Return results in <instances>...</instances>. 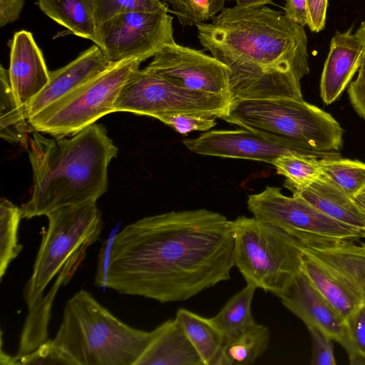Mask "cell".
<instances>
[{"instance_id": "19", "label": "cell", "mask_w": 365, "mask_h": 365, "mask_svg": "<svg viewBox=\"0 0 365 365\" xmlns=\"http://www.w3.org/2000/svg\"><path fill=\"white\" fill-rule=\"evenodd\" d=\"M135 365H203L175 317L153 329V336Z\"/></svg>"}, {"instance_id": "21", "label": "cell", "mask_w": 365, "mask_h": 365, "mask_svg": "<svg viewBox=\"0 0 365 365\" xmlns=\"http://www.w3.org/2000/svg\"><path fill=\"white\" fill-rule=\"evenodd\" d=\"M49 18L79 37L98 42L93 0H38Z\"/></svg>"}, {"instance_id": "40", "label": "cell", "mask_w": 365, "mask_h": 365, "mask_svg": "<svg viewBox=\"0 0 365 365\" xmlns=\"http://www.w3.org/2000/svg\"><path fill=\"white\" fill-rule=\"evenodd\" d=\"M238 7H257L272 4V0H230Z\"/></svg>"}, {"instance_id": "10", "label": "cell", "mask_w": 365, "mask_h": 365, "mask_svg": "<svg viewBox=\"0 0 365 365\" xmlns=\"http://www.w3.org/2000/svg\"><path fill=\"white\" fill-rule=\"evenodd\" d=\"M232 98L179 88L148 68L136 70L123 86L114 112H128L153 118L163 113L193 112L220 118Z\"/></svg>"}, {"instance_id": "4", "label": "cell", "mask_w": 365, "mask_h": 365, "mask_svg": "<svg viewBox=\"0 0 365 365\" xmlns=\"http://www.w3.org/2000/svg\"><path fill=\"white\" fill-rule=\"evenodd\" d=\"M153 336L123 322L88 291L70 298L53 343L73 365H135Z\"/></svg>"}, {"instance_id": "3", "label": "cell", "mask_w": 365, "mask_h": 365, "mask_svg": "<svg viewBox=\"0 0 365 365\" xmlns=\"http://www.w3.org/2000/svg\"><path fill=\"white\" fill-rule=\"evenodd\" d=\"M201 45L228 66L250 63L291 70L301 78L309 72L304 26L267 6L222 9L210 23L196 25Z\"/></svg>"}, {"instance_id": "26", "label": "cell", "mask_w": 365, "mask_h": 365, "mask_svg": "<svg viewBox=\"0 0 365 365\" xmlns=\"http://www.w3.org/2000/svg\"><path fill=\"white\" fill-rule=\"evenodd\" d=\"M22 218L21 208L6 198L0 200V279L9 264L23 249L19 242V227Z\"/></svg>"}, {"instance_id": "1", "label": "cell", "mask_w": 365, "mask_h": 365, "mask_svg": "<svg viewBox=\"0 0 365 365\" xmlns=\"http://www.w3.org/2000/svg\"><path fill=\"white\" fill-rule=\"evenodd\" d=\"M232 220L207 209L145 217L117 233L106 288L160 303L186 301L230 279Z\"/></svg>"}, {"instance_id": "11", "label": "cell", "mask_w": 365, "mask_h": 365, "mask_svg": "<svg viewBox=\"0 0 365 365\" xmlns=\"http://www.w3.org/2000/svg\"><path fill=\"white\" fill-rule=\"evenodd\" d=\"M247 203L254 217L281 228L300 242L364 238L361 230L329 217L299 197L283 195L279 187L267 186L249 195Z\"/></svg>"}, {"instance_id": "41", "label": "cell", "mask_w": 365, "mask_h": 365, "mask_svg": "<svg viewBox=\"0 0 365 365\" xmlns=\"http://www.w3.org/2000/svg\"><path fill=\"white\" fill-rule=\"evenodd\" d=\"M355 202H356L358 207L361 210V212L365 217V191L357 195L355 198H354ZM365 238V233H364Z\"/></svg>"}, {"instance_id": "24", "label": "cell", "mask_w": 365, "mask_h": 365, "mask_svg": "<svg viewBox=\"0 0 365 365\" xmlns=\"http://www.w3.org/2000/svg\"><path fill=\"white\" fill-rule=\"evenodd\" d=\"M269 329L255 323L244 331L225 339L216 365L253 364L268 349Z\"/></svg>"}, {"instance_id": "31", "label": "cell", "mask_w": 365, "mask_h": 365, "mask_svg": "<svg viewBox=\"0 0 365 365\" xmlns=\"http://www.w3.org/2000/svg\"><path fill=\"white\" fill-rule=\"evenodd\" d=\"M346 333L339 344L347 353L349 364L365 365V307L346 322Z\"/></svg>"}, {"instance_id": "23", "label": "cell", "mask_w": 365, "mask_h": 365, "mask_svg": "<svg viewBox=\"0 0 365 365\" xmlns=\"http://www.w3.org/2000/svg\"><path fill=\"white\" fill-rule=\"evenodd\" d=\"M0 135L5 140L27 149L29 140L35 130L26 115L25 107L11 90L8 70L0 69Z\"/></svg>"}, {"instance_id": "7", "label": "cell", "mask_w": 365, "mask_h": 365, "mask_svg": "<svg viewBox=\"0 0 365 365\" xmlns=\"http://www.w3.org/2000/svg\"><path fill=\"white\" fill-rule=\"evenodd\" d=\"M232 226L235 267L247 284L277 297L302 270L301 242L254 216H240Z\"/></svg>"}, {"instance_id": "34", "label": "cell", "mask_w": 365, "mask_h": 365, "mask_svg": "<svg viewBox=\"0 0 365 365\" xmlns=\"http://www.w3.org/2000/svg\"><path fill=\"white\" fill-rule=\"evenodd\" d=\"M312 341V365H336L332 339L316 327L307 328Z\"/></svg>"}, {"instance_id": "22", "label": "cell", "mask_w": 365, "mask_h": 365, "mask_svg": "<svg viewBox=\"0 0 365 365\" xmlns=\"http://www.w3.org/2000/svg\"><path fill=\"white\" fill-rule=\"evenodd\" d=\"M203 365H216L225 343V336L210 318L180 308L175 315Z\"/></svg>"}, {"instance_id": "16", "label": "cell", "mask_w": 365, "mask_h": 365, "mask_svg": "<svg viewBox=\"0 0 365 365\" xmlns=\"http://www.w3.org/2000/svg\"><path fill=\"white\" fill-rule=\"evenodd\" d=\"M8 73L11 90L24 107L48 83L49 71L31 32L20 31L14 35Z\"/></svg>"}, {"instance_id": "29", "label": "cell", "mask_w": 365, "mask_h": 365, "mask_svg": "<svg viewBox=\"0 0 365 365\" xmlns=\"http://www.w3.org/2000/svg\"><path fill=\"white\" fill-rule=\"evenodd\" d=\"M172 6L171 12L183 26H196L212 19L227 0H161Z\"/></svg>"}, {"instance_id": "15", "label": "cell", "mask_w": 365, "mask_h": 365, "mask_svg": "<svg viewBox=\"0 0 365 365\" xmlns=\"http://www.w3.org/2000/svg\"><path fill=\"white\" fill-rule=\"evenodd\" d=\"M277 297L307 328L316 327L339 344L344 339L345 321L302 270Z\"/></svg>"}, {"instance_id": "14", "label": "cell", "mask_w": 365, "mask_h": 365, "mask_svg": "<svg viewBox=\"0 0 365 365\" xmlns=\"http://www.w3.org/2000/svg\"><path fill=\"white\" fill-rule=\"evenodd\" d=\"M182 143L191 152L202 155L253 160L270 164L279 155L289 153L317 159L330 158L271 142L244 128L208 130L196 138L183 140Z\"/></svg>"}, {"instance_id": "36", "label": "cell", "mask_w": 365, "mask_h": 365, "mask_svg": "<svg viewBox=\"0 0 365 365\" xmlns=\"http://www.w3.org/2000/svg\"><path fill=\"white\" fill-rule=\"evenodd\" d=\"M348 93L353 107L365 119V53L358 70V76L351 83Z\"/></svg>"}, {"instance_id": "18", "label": "cell", "mask_w": 365, "mask_h": 365, "mask_svg": "<svg viewBox=\"0 0 365 365\" xmlns=\"http://www.w3.org/2000/svg\"><path fill=\"white\" fill-rule=\"evenodd\" d=\"M364 47L351 30L336 31L331 40L320 82V94L329 105L335 101L359 70Z\"/></svg>"}, {"instance_id": "42", "label": "cell", "mask_w": 365, "mask_h": 365, "mask_svg": "<svg viewBox=\"0 0 365 365\" xmlns=\"http://www.w3.org/2000/svg\"><path fill=\"white\" fill-rule=\"evenodd\" d=\"M356 34L358 35L363 43L365 53V21L361 22L360 26L356 31Z\"/></svg>"}, {"instance_id": "5", "label": "cell", "mask_w": 365, "mask_h": 365, "mask_svg": "<svg viewBox=\"0 0 365 365\" xmlns=\"http://www.w3.org/2000/svg\"><path fill=\"white\" fill-rule=\"evenodd\" d=\"M221 119L289 148L341 157L344 130L328 113L303 98L232 100Z\"/></svg>"}, {"instance_id": "39", "label": "cell", "mask_w": 365, "mask_h": 365, "mask_svg": "<svg viewBox=\"0 0 365 365\" xmlns=\"http://www.w3.org/2000/svg\"><path fill=\"white\" fill-rule=\"evenodd\" d=\"M24 5V0H0V26L16 21Z\"/></svg>"}, {"instance_id": "35", "label": "cell", "mask_w": 365, "mask_h": 365, "mask_svg": "<svg viewBox=\"0 0 365 365\" xmlns=\"http://www.w3.org/2000/svg\"><path fill=\"white\" fill-rule=\"evenodd\" d=\"M119 231L118 227L113 229L103 242L98 255L97 267L95 274V284L106 289L107 273L114 239Z\"/></svg>"}, {"instance_id": "25", "label": "cell", "mask_w": 365, "mask_h": 365, "mask_svg": "<svg viewBox=\"0 0 365 365\" xmlns=\"http://www.w3.org/2000/svg\"><path fill=\"white\" fill-rule=\"evenodd\" d=\"M256 289L253 285L247 284L210 318L225 339L239 334L256 323L251 310Z\"/></svg>"}, {"instance_id": "27", "label": "cell", "mask_w": 365, "mask_h": 365, "mask_svg": "<svg viewBox=\"0 0 365 365\" xmlns=\"http://www.w3.org/2000/svg\"><path fill=\"white\" fill-rule=\"evenodd\" d=\"M319 160L297 153L279 155L272 163L279 175L286 178L285 186L292 192L304 188L322 174Z\"/></svg>"}, {"instance_id": "37", "label": "cell", "mask_w": 365, "mask_h": 365, "mask_svg": "<svg viewBox=\"0 0 365 365\" xmlns=\"http://www.w3.org/2000/svg\"><path fill=\"white\" fill-rule=\"evenodd\" d=\"M307 26L313 32H319L325 26L328 0H307Z\"/></svg>"}, {"instance_id": "30", "label": "cell", "mask_w": 365, "mask_h": 365, "mask_svg": "<svg viewBox=\"0 0 365 365\" xmlns=\"http://www.w3.org/2000/svg\"><path fill=\"white\" fill-rule=\"evenodd\" d=\"M96 25L115 15L131 12H170L168 4L161 0H93Z\"/></svg>"}, {"instance_id": "8", "label": "cell", "mask_w": 365, "mask_h": 365, "mask_svg": "<svg viewBox=\"0 0 365 365\" xmlns=\"http://www.w3.org/2000/svg\"><path fill=\"white\" fill-rule=\"evenodd\" d=\"M356 240L301 242L303 272L344 319L365 307V242Z\"/></svg>"}, {"instance_id": "32", "label": "cell", "mask_w": 365, "mask_h": 365, "mask_svg": "<svg viewBox=\"0 0 365 365\" xmlns=\"http://www.w3.org/2000/svg\"><path fill=\"white\" fill-rule=\"evenodd\" d=\"M216 115L193 112L170 113L155 117L182 135L191 131H208L216 125Z\"/></svg>"}, {"instance_id": "6", "label": "cell", "mask_w": 365, "mask_h": 365, "mask_svg": "<svg viewBox=\"0 0 365 365\" xmlns=\"http://www.w3.org/2000/svg\"><path fill=\"white\" fill-rule=\"evenodd\" d=\"M46 216L48 227L42 234L31 275L23 290L28 309L26 319L37 311L48 285L73 259L86 255L103 228L96 202L63 206Z\"/></svg>"}, {"instance_id": "17", "label": "cell", "mask_w": 365, "mask_h": 365, "mask_svg": "<svg viewBox=\"0 0 365 365\" xmlns=\"http://www.w3.org/2000/svg\"><path fill=\"white\" fill-rule=\"evenodd\" d=\"M102 50L94 44L66 66L49 71L50 79L43 90L25 107L28 120L53 102L109 68Z\"/></svg>"}, {"instance_id": "12", "label": "cell", "mask_w": 365, "mask_h": 365, "mask_svg": "<svg viewBox=\"0 0 365 365\" xmlns=\"http://www.w3.org/2000/svg\"><path fill=\"white\" fill-rule=\"evenodd\" d=\"M96 34V45L111 63L130 58L144 61L174 41L168 12L120 14L98 24Z\"/></svg>"}, {"instance_id": "38", "label": "cell", "mask_w": 365, "mask_h": 365, "mask_svg": "<svg viewBox=\"0 0 365 365\" xmlns=\"http://www.w3.org/2000/svg\"><path fill=\"white\" fill-rule=\"evenodd\" d=\"M284 15L293 22L302 26L308 24L307 0H286Z\"/></svg>"}, {"instance_id": "28", "label": "cell", "mask_w": 365, "mask_h": 365, "mask_svg": "<svg viewBox=\"0 0 365 365\" xmlns=\"http://www.w3.org/2000/svg\"><path fill=\"white\" fill-rule=\"evenodd\" d=\"M319 163L322 174L352 198L365 191V163L341 157Z\"/></svg>"}, {"instance_id": "9", "label": "cell", "mask_w": 365, "mask_h": 365, "mask_svg": "<svg viewBox=\"0 0 365 365\" xmlns=\"http://www.w3.org/2000/svg\"><path fill=\"white\" fill-rule=\"evenodd\" d=\"M142 62L138 58H130L113 63L30 118L29 122L35 130L55 138L74 135L114 112V104L123 86Z\"/></svg>"}, {"instance_id": "13", "label": "cell", "mask_w": 365, "mask_h": 365, "mask_svg": "<svg viewBox=\"0 0 365 365\" xmlns=\"http://www.w3.org/2000/svg\"><path fill=\"white\" fill-rule=\"evenodd\" d=\"M146 68L179 88L231 98L228 67L175 41L162 47Z\"/></svg>"}, {"instance_id": "33", "label": "cell", "mask_w": 365, "mask_h": 365, "mask_svg": "<svg viewBox=\"0 0 365 365\" xmlns=\"http://www.w3.org/2000/svg\"><path fill=\"white\" fill-rule=\"evenodd\" d=\"M41 365L63 364L73 365L71 361L65 356L53 343L48 339L38 348L30 353L13 356V365Z\"/></svg>"}, {"instance_id": "20", "label": "cell", "mask_w": 365, "mask_h": 365, "mask_svg": "<svg viewBox=\"0 0 365 365\" xmlns=\"http://www.w3.org/2000/svg\"><path fill=\"white\" fill-rule=\"evenodd\" d=\"M329 217L365 233V217L354 199L322 175L308 186L292 191Z\"/></svg>"}, {"instance_id": "2", "label": "cell", "mask_w": 365, "mask_h": 365, "mask_svg": "<svg viewBox=\"0 0 365 365\" xmlns=\"http://www.w3.org/2000/svg\"><path fill=\"white\" fill-rule=\"evenodd\" d=\"M70 137L48 138L36 130L30 135L33 185L20 207L22 218L97 202L107 191L108 165L118 150L105 127L94 123Z\"/></svg>"}]
</instances>
